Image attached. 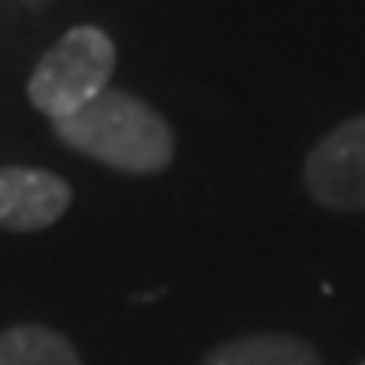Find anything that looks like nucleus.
Listing matches in <instances>:
<instances>
[{
    "label": "nucleus",
    "mask_w": 365,
    "mask_h": 365,
    "mask_svg": "<svg viewBox=\"0 0 365 365\" xmlns=\"http://www.w3.org/2000/svg\"><path fill=\"white\" fill-rule=\"evenodd\" d=\"M53 127L63 145L108 164L115 172L149 175L160 172L175 153L172 130L160 120V112L123 90L97 93L90 105L63 115Z\"/></svg>",
    "instance_id": "1"
},
{
    "label": "nucleus",
    "mask_w": 365,
    "mask_h": 365,
    "mask_svg": "<svg viewBox=\"0 0 365 365\" xmlns=\"http://www.w3.org/2000/svg\"><path fill=\"white\" fill-rule=\"evenodd\" d=\"M112 68H115L112 38L97 26H75L38 60L34 75L26 82V93L34 108L56 123L63 115L78 112L82 105H90L97 93H105Z\"/></svg>",
    "instance_id": "2"
},
{
    "label": "nucleus",
    "mask_w": 365,
    "mask_h": 365,
    "mask_svg": "<svg viewBox=\"0 0 365 365\" xmlns=\"http://www.w3.org/2000/svg\"><path fill=\"white\" fill-rule=\"evenodd\" d=\"M306 187L328 209H365V115L339 123L306 160Z\"/></svg>",
    "instance_id": "3"
},
{
    "label": "nucleus",
    "mask_w": 365,
    "mask_h": 365,
    "mask_svg": "<svg viewBox=\"0 0 365 365\" xmlns=\"http://www.w3.org/2000/svg\"><path fill=\"white\" fill-rule=\"evenodd\" d=\"M71 205V187L53 172L0 168V227L41 231L56 224Z\"/></svg>",
    "instance_id": "4"
},
{
    "label": "nucleus",
    "mask_w": 365,
    "mask_h": 365,
    "mask_svg": "<svg viewBox=\"0 0 365 365\" xmlns=\"http://www.w3.org/2000/svg\"><path fill=\"white\" fill-rule=\"evenodd\" d=\"M202 365H321V358L309 343L294 336L261 331V336H242L212 346Z\"/></svg>",
    "instance_id": "5"
},
{
    "label": "nucleus",
    "mask_w": 365,
    "mask_h": 365,
    "mask_svg": "<svg viewBox=\"0 0 365 365\" xmlns=\"http://www.w3.org/2000/svg\"><path fill=\"white\" fill-rule=\"evenodd\" d=\"M0 365H82V358L60 331L41 324H15L0 331Z\"/></svg>",
    "instance_id": "6"
}]
</instances>
